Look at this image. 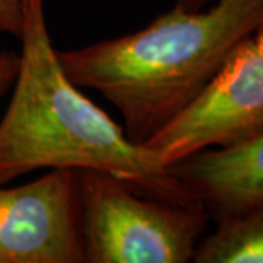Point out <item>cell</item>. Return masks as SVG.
<instances>
[{
	"label": "cell",
	"mask_w": 263,
	"mask_h": 263,
	"mask_svg": "<svg viewBox=\"0 0 263 263\" xmlns=\"http://www.w3.org/2000/svg\"><path fill=\"white\" fill-rule=\"evenodd\" d=\"M24 22L22 0H0V32L19 38Z\"/></svg>",
	"instance_id": "cell-8"
},
{
	"label": "cell",
	"mask_w": 263,
	"mask_h": 263,
	"mask_svg": "<svg viewBox=\"0 0 263 263\" xmlns=\"http://www.w3.org/2000/svg\"><path fill=\"white\" fill-rule=\"evenodd\" d=\"M206 2L208 0H177V5L187 10H199L203 9Z\"/></svg>",
	"instance_id": "cell-10"
},
{
	"label": "cell",
	"mask_w": 263,
	"mask_h": 263,
	"mask_svg": "<svg viewBox=\"0 0 263 263\" xmlns=\"http://www.w3.org/2000/svg\"><path fill=\"white\" fill-rule=\"evenodd\" d=\"M195 263H263V200L216 222L197 243Z\"/></svg>",
	"instance_id": "cell-7"
},
{
	"label": "cell",
	"mask_w": 263,
	"mask_h": 263,
	"mask_svg": "<svg viewBox=\"0 0 263 263\" xmlns=\"http://www.w3.org/2000/svg\"><path fill=\"white\" fill-rule=\"evenodd\" d=\"M263 135V54L243 40L211 82L142 143L162 168L215 148H231Z\"/></svg>",
	"instance_id": "cell-4"
},
{
	"label": "cell",
	"mask_w": 263,
	"mask_h": 263,
	"mask_svg": "<svg viewBox=\"0 0 263 263\" xmlns=\"http://www.w3.org/2000/svg\"><path fill=\"white\" fill-rule=\"evenodd\" d=\"M22 2L19 70L0 122V186L41 168L101 170L143 195L200 205L66 76L48 32L44 0Z\"/></svg>",
	"instance_id": "cell-1"
},
{
	"label": "cell",
	"mask_w": 263,
	"mask_h": 263,
	"mask_svg": "<svg viewBox=\"0 0 263 263\" xmlns=\"http://www.w3.org/2000/svg\"><path fill=\"white\" fill-rule=\"evenodd\" d=\"M263 22V0H215L203 10L176 3L146 28L75 50H57L66 76L120 111L142 145L180 113Z\"/></svg>",
	"instance_id": "cell-2"
},
{
	"label": "cell",
	"mask_w": 263,
	"mask_h": 263,
	"mask_svg": "<svg viewBox=\"0 0 263 263\" xmlns=\"http://www.w3.org/2000/svg\"><path fill=\"white\" fill-rule=\"evenodd\" d=\"M19 70V54L13 51H0V98L15 84Z\"/></svg>",
	"instance_id": "cell-9"
},
{
	"label": "cell",
	"mask_w": 263,
	"mask_h": 263,
	"mask_svg": "<svg viewBox=\"0 0 263 263\" xmlns=\"http://www.w3.org/2000/svg\"><path fill=\"white\" fill-rule=\"evenodd\" d=\"M78 170L0 186V263H84Z\"/></svg>",
	"instance_id": "cell-5"
},
{
	"label": "cell",
	"mask_w": 263,
	"mask_h": 263,
	"mask_svg": "<svg viewBox=\"0 0 263 263\" xmlns=\"http://www.w3.org/2000/svg\"><path fill=\"white\" fill-rule=\"evenodd\" d=\"M167 173L215 222L263 200V135L231 148L197 152Z\"/></svg>",
	"instance_id": "cell-6"
},
{
	"label": "cell",
	"mask_w": 263,
	"mask_h": 263,
	"mask_svg": "<svg viewBox=\"0 0 263 263\" xmlns=\"http://www.w3.org/2000/svg\"><path fill=\"white\" fill-rule=\"evenodd\" d=\"M85 263H186L211 219L202 205L143 195L101 170H78Z\"/></svg>",
	"instance_id": "cell-3"
},
{
	"label": "cell",
	"mask_w": 263,
	"mask_h": 263,
	"mask_svg": "<svg viewBox=\"0 0 263 263\" xmlns=\"http://www.w3.org/2000/svg\"><path fill=\"white\" fill-rule=\"evenodd\" d=\"M252 38H253V43L256 48L260 51V54H263V22L259 25V28L254 31Z\"/></svg>",
	"instance_id": "cell-11"
}]
</instances>
